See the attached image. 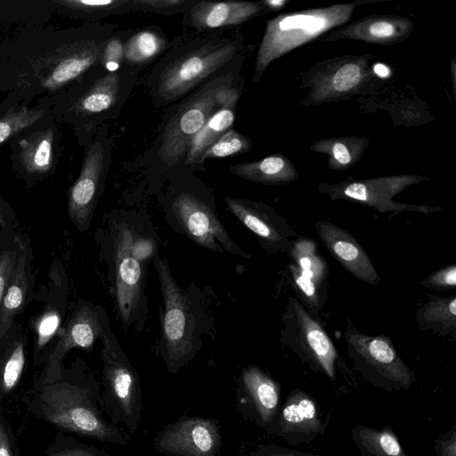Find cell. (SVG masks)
Wrapping results in <instances>:
<instances>
[{
    "mask_svg": "<svg viewBox=\"0 0 456 456\" xmlns=\"http://www.w3.org/2000/svg\"><path fill=\"white\" fill-rule=\"evenodd\" d=\"M28 408L32 413L63 432L94 440L126 445L130 438L103 415L100 385L78 360L47 382H37Z\"/></svg>",
    "mask_w": 456,
    "mask_h": 456,
    "instance_id": "1",
    "label": "cell"
},
{
    "mask_svg": "<svg viewBox=\"0 0 456 456\" xmlns=\"http://www.w3.org/2000/svg\"><path fill=\"white\" fill-rule=\"evenodd\" d=\"M109 274L111 292L124 328H140L147 316V267L158 252L159 238L142 222L128 217L109 224Z\"/></svg>",
    "mask_w": 456,
    "mask_h": 456,
    "instance_id": "2",
    "label": "cell"
},
{
    "mask_svg": "<svg viewBox=\"0 0 456 456\" xmlns=\"http://www.w3.org/2000/svg\"><path fill=\"white\" fill-rule=\"evenodd\" d=\"M240 43L207 32L204 37L174 45L148 77L155 104L176 101L210 78L238 54Z\"/></svg>",
    "mask_w": 456,
    "mask_h": 456,
    "instance_id": "3",
    "label": "cell"
},
{
    "mask_svg": "<svg viewBox=\"0 0 456 456\" xmlns=\"http://www.w3.org/2000/svg\"><path fill=\"white\" fill-rule=\"evenodd\" d=\"M152 261L164 300L159 353L167 371L175 374L194 358L202 346L203 306L177 284L166 257L157 252Z\"/></svg>",
    "mask_w": 456,
    "mask_h": 456,
    "instance_id": "4",
    "label": "cell"
},
{
    "mask_svg": "<svg viewBox=\"0 0 456 456\" xmlns=\"http://www.w3.org/2000/svg\"><path fill=\"white\" fill-rule=\"evenodd\" d=\"M356 6V2L337 4L285 12L268 20L256 53L253 81H260L274 60L346 24Z\"/></svg>",
    "mask_w": 456,
    "mask_h": 456,
    "instance_id": "5",
    "label": "cell"
},
{
    "mask_svg": "<svg viewBox=\"0 0 456 456\" xmlns=\"http://www.w3.org/2000/svg\"><path fill=\"white\" fill-rule=\"evenodd\" d=\"M240 92L232 74H223L181 102L162 126L157 149L160 164L169 168L184 159L191 140L208 118Z\"/></svg>",
    "mask_w": 456,
    "mask_h": 456,
    "instance_id": "6",
    "label": "cell"
},
{
    "mask_svg": "<svg viewBox=\"0 0 456 456\" xmlns=\"http://www.w3.org/2000/svg\"><path fill=\"white\" fill-rule=\"evenodd\" d=\"M344 338L354 369L373 387L398 392L408 390L417 381L389 337L366 334L347 317Z\"/></svg>",
    "mask_w": 456,
    "mask_h": 456,
    "instance_id": "7",
    "label": "cell"
},
{
    "mask_svg": "<svg viewBox=\"0 0 456 456\" xmlns=\"http://www.w3.org/2000/svg\"><path fill=\"white\" fill-rule=\"evenodd\" d=\"M101 340L103 411L112 424H122L130 434H134L140 424L142 409L139 376L122 350L110 324Z\"/></svg>",
    "mask_w": 456,
    "mask_h": 456,
    "instance_id": "8",
    "label": "cell"
},
{
    "mask_svg": "<svg viewBox=\"0 0 456 456\" xmlns=\"http://www.w3.org/2000/svg\"><path fill=\"white\" fill-rule=\"evenodd\" d=\"M372 55H344L323 60L301 76V88H309L302 106H317L363 93L378 79L370 66Z\"/></svg>",
    "mask_w": 456,
    "mask_h": 456,
    "instance_id": "9",
    "label": "cell"
},
{
    "mask_svg": "<svg viewBox=\"0 0 456 456\" xmlns=\"http://www.w3.org/2000/svg\"><path fill=\"white\" fill-rule=\"evenodd\" d=\"M281 341L307 367L336 379L338 352L322 326L295 297H289L281 315Z\"/></svg>",
    "mask_w": 456,
    "mask_h": 456,
    "instance_id": "10",
    "label": "cell"
},
{
    "mask_svg": "<svg viewBox=\"0 0 456 456\" xmlns=\"http://www.w3.org/2000/svg\"><path fill=\"white\" fill-rule=\"evenodd\" d=\"M425 180L427 177L412 174L365 179L348 177L337 183H321L318 186V191L332 200L357 202L379 213L415 212L428 215L442 211L439 207L408 204L394 200L395 195Z\"/></svg>",
    "mask_w": 456,
    "mask_h": 456,
    "instance_id": "11",
    "label": "cell"
},
{
    "mask_svg": "<svg viewBox=\"0 0 456 456\" xmlns=\"http://www.w3.org/2000/svg\"><path fill=\"white\" fill-rule=\"evenodd\" d=\"M107 126L98 134L86 151L81 172L68 193V214L80 232H86L102 191L109 168L111 146Z\"/></svg>",
    "mask_w": 456,
    "mask_h": 456,
    "instance_id": "12",
    "label": "cell"
},
{
    "mask_svg": "<svg viewBox=\"0 0 456 456\" xmlns=\"http://www.w3.org/2000/svg\"><path fill=\"white\" fill-rule=\"evenodd\" d=\"M169 216L175 228L198 245L212 251L251 258L228 234L215 209L196 195L179 192L172 202Z\"/></svg>",
    "mask_w": 456,
    "mask_h": 456,
    "instance_id": "13",
    "label": "cell"
},
{
    "mask_svg": "<svg viewBox=\"0 0 456 456\" xmlns=\"http://www.w3.org/2000/svg\"><path fill=\"white\" fill-rule=\"evenodd\" d=\"M109 324L104 308L86 300H78L65 319L57 343L44 362L37 382L54 379L61 371L62 360L71 349L91 350Z\"/></svg>",
    "mask_w": 456,
    "mask_h": 456,
    "instance_id": "14",
    "label": "cell"
},
{
    "mask_svg": "<svg viewBox=\"0 0 456 456\" xmlns=\"http://www.w3.org/2000/svg\"><path fill=\"white\" fill-rule=\"evenodd\" d=\"M222 443L217 419L188 415L164 426L153 439L154 449L167 456H218Z\"/></svg>",
    "mask_w": 456,
    "mask_h": 456,
    "instance_id": "15",
    "label": "cell"
},
{
    "mask_svg": "<svg viewBox=\"0 0 456 456\" xmlns=\"http://www.w3.org/2000/svg\"><path fill=\"white\" fill-rule=\"evenodd\" d=\"M328 423L329 417L322 418L316 400L309 393L294 388L265 431L297 446L310 444L322 436Z\"/></svg>",
    "mask_w": 456,
    "mask_h": 456,
    "instance_id": "16",
    "label": "cell"
},
{
    "mask_svg": "<svg viewBox=\"0 0 456 456\" xmlns=\"http://www.w3.org/2000/svg\"><path fill=\"white\" fill-rule=\"evenodd\" d=\"M224 201L233 216L256 235L266 253H289L298 234L284 216L263 202L231 197Z\"/></svg>",
    "mask_w": 456,
    "mask_h": 456,
    "instance_id": "17",
    "label": "cell"
},
{
    "mask_svg": "<svg viewBox=\"0 0 456 456\" xmlns=\"http://www.w3.org/2000/svg\"><path fill=\"white\" fill-rule=\"evenodd\" d=\"M45 303L30 320L34 336L35 366L44 364L57 343L60 330L65 321L68 304V277L62 266L54 263L46 288Z\"/></svg>",
    "mask_w": 456,
    "mask_h": 456,
    "instance_id": "18",
    "label": "cell"
},
{
    "mask_svg": "<svg viewBox=\"0 0 456 456\" xmlns=\"http://www.w3.org/2000/svg\"><path fill=\"white\" fill-rule=\"evenodd\" d=\"M281 405L279 382L256 365H248L241 370L236 390V406L245 419L265 430Z\"/></svg>",
    "mask_w": 456,
    "mask_h": 456,
    "instance_id": "19",
    "label": "cell"
},
{
    "mask_svg": "<svg viewBox=\"0 0 456 456\" xmlns=\"http://www.w3.org/2000/svg\"><path fill=\"white\" fill-rule=\"evenodd\" d=\"M289 271L305 309L314 317L327 300L328 265L311 238L297 236L288 253Z\"/></svg>",
    "mask_w": 456,
    "mask_h": 456,
    "instance_id": "20",
    "label": "cell"
},
{
    "mask_svg": "<svg viewBox=\"0 0 456 456\" xmlns=\"http://www.w3.org/2000/svg\"><path fill=\"white\" fill-rule=\"evenodd\" d=\"M137 72L125 63L117 71H105L77 100L75 110L84 116L116 117L133 89Z\"/></svg>",
    "mask_w": 456,
    "mask_h": 456,
    "instance_id": "21",
    "label": "cell"
},
{
    "mask_svg": "<svg viewBox=\"0 0 456 456\" xmlns=\"http://www.w3.org/2000/svg\"><path fill=\"white\" fill-rule=\"evenodd\" d=\"M314 228L327 250L347 272L369 285L380 283L371 259L347 230L325 220L317 221Z\"/></svg>",
    "mask_w": 456,
    "mask_h": 456,
    "instance_id": "22",
    "label": "cell"
},
{
    "mask_svg": "<svg viewBox=\"0 0 456 456\" xmlns=\"http://www.w3.org/2000/svg\"><path fill=\"white\" fill-rule=\"evenodd\" d=\"M14 241L18 255L0 307V338L6 334L16 316L23 312L34 296L33 255L29 238L15 234Z\"/></svg>",
    "mask_w": 456,
    "mask_h": 456,
    "instance_id": "23",
    "label": "cell"
},
{
    "mask_svg": "<svg viewBox=\"0 0 456 456\" xmlns=\"http://www.w3.org/2000/svg\"><path fill=\"white\" fill-rule=\"evenodd\" d=\"M414 21L398 15H370L326 33L321 42L358 40L382 45H395L410 37Z\"/></svg>",
    "mask_w": 456,
    "mask_h": 456,
    "instance_id": "24",
    "label": "cell"
},
{
    "mask_svg": "<svg viewBox=\"0 0 456 456\" xmlns=\"http://www.w3.org/2000/svg\"><path fill=\"white\" fill-rule=\"evenodd\" d=\"M269 11L264 1H196L184 12V23L198 32H208L240 25Z\"/></svg>",
    "mask_w": 456,
    "mask_h": 456,
    "instance_id": "25",
    "label": "cell"
},
{
    "mask_svg": "<svg viewBox=\"0 0 456 456\" xmlns=\"http://www.w3.org/2000/svg\"><path fill=\"white\" fill-rule=\"evenodd\" d=\"M27 337L22 326L14 321L0 338V400L19 385L26 363Z\"/></svg>",
    "mask_w": 456,
    "mask_h": 456,
    "instance_id": "26",
    "label": "cell"
},
{
    "mask_svg": "<svg viewBox=\"0 0 456 456\" xmlns=\"http://www.w3.org/2000/svg\"><path fill=\"white\" fill-rule=\"evenodd\" d=\"M230 172L245 180L265 185L288 184L296 181L299 175L295 165L281 153L232 166Z\"/></svg>",
    "mask_w": 456,
    "mask_h": 456,
    "instance_id": "27",
    "label": "cell"
},
{
    "mask_svg": "<svg viewBox=\"0 0 456 456\" xmlns=\"http://www.w3.org/2000/svg\"><path fill=\"white\" fill-rule=\"evenodd\" d=\"M240 92L217 109L206 121L202 128L191 142L184 158L187 166L200 165L204 152L225 132L231 129L235 118V110Z\"/></svg>",
    "mask_w": 456,
    "mask_h": 456,
    "instance_id": "28",
    "label": "cell"
},
{
    "mask_svg": "<svg viewBox=\"0 0 456 456\" xmlns=\"http://www.w3.org/2000/svg\"><path fill=\"white\" fill-rule=\"evenodd\" d=\"M110 36L100 40L88 41L63 58L45 77L44 86L49 89L62 86L100 62L103 45Z\"/></svg>",
    "mask_w": 456,
    "mask_h": 456,
    "instance_id": "29",
    "label": "cell"
},
{
    "mask_svg": "<svg viewBox=\"0 0 456 456\" xmlns=\"http://www.w3.org/2000/svg\"><path fill=\"white\" fill-rule=\"evenodd\" d=\"M415 313V321L422 330L442 337L456 338V297L428 295Z\"/></svg>",
    "mask_w": 456,
    "mask_h": 456,
    "instance_id": "30",
    "label": "cell"
},
{
    "mask_svg": "<svg viewBox=\"0 0 456 456\" xmlns=\"http://www.w3.org/2000/svg\"><path fill=\"white\" fill-rule=\"evenodd\" d=\"M370 141L356 135L324 138L315 141L310 151L328 157V167L335 171H345L355 166Z\"/></svg>",
    "mask_w": 456,
    "mask_h": 456,
    "instance_id": "31",
    "label": "cell"
},
{
    "mask_svg": "<svg viewBox=\"0 0 456 456\" xmlns=\"http://www.w3.org/2000/svg\"><path fill=\"white\" fill-rule=\"evenodd\" d=\"M166 46V38L159 28H145L132 32L125 40L124 63L139 71L159 57Z\"/></svg>",
    "mask_w": 456,
    "mask_h": 456,
    "instance_id": "32",
    "label": "cell"
},
{
    "mask_svg": "<svg viewBox=\"0 0 456 456\" xmlns=\"http://www.w3.org/2000/svg\"><path fill=\"white\" fill-rule=\"evenodd\" d=\"M351 435L361 456H407L391 427L377 429L359 424Z\"/></svg>",
    "mask_w": 456,
    "mask_h": 456,
    "instance_id": "33",
    "label": "cell"
},
{
    "mask_svg": "<svg viewBox=\"0 0 456 456\" xmlns=\"http://www.w3.org/2000/svg\"><path fill=\"white\" fill-rule=\"evenodd\" d=\"M53 131L46 129L20 142V159L29 173L47 172L53 162Z\"/></svg>",
    "mask_w": 456,
    "mask_h": 456,
    "instance_id": "34",
    "label": "cell"
},
{
    "mask_svg": "<svg viewBox=\"0 0 456 456\" xmlns=\"http://www.w3.org/2000/svg\"><path fill=\"white\" fill-rule=\"evenodd\" d=\"M58 3L76 12L93 17L135 12L132 0H62Z\"/></svg>",
    "mask_w": 456,
    "mask_h": 456,
    "instance_id": "35",
    "label": "cell"
},
{
    "mask_svg": "<svg viewBox=\"0 0 456 456\" xmlns=\"http://www.w3.org/2000/svg\"><path fill=\"white\" fill-rule=\"evenodd\" d=\"M252 141L234 129H229L202 155L200 164L208 159H220L248 151Z\"/></svg>",
    "mask_w": 456,
    "mask_h": 456,
    "instance_id": "36",
    "label": "cell"
},
{
    "mask_svg": "<svg viewBox=\"0 0 456 456\" xmlns=\"http://www.w3.org/2000/svg\"><path fill=\"white\" fill-rule=\"evenodd\" d=\"M44 116L43 110L22 108L0 119V144L18 132L30 126Z\"/></svg>",
    "mask_w": 456,
    "mask_h": 456,
    "instance_id": "37",
    "label": "cell"
},
{
    "mask_svg": "<svg viewBox=\"0 0 456 456\" xmlns=\"http://www.w3.org/2000/svg\"><path fill=\"white\" fill-rule=\"evenodd\" d=\"M46 456H110L106 451L96 446L61 434V440L55 441L48 447Z\"/></svg>",
    "mask_w": 456,
    "mask_h": 456,
    "instance_id": "38",
    "label": "cell"
},
{
    "mask_svg": "<svg viewBox=\"0 0 456 456\" xmlns=\"http://www.w3.org/2000/svg\"><path fill=\"white\" fill-rule=\"evenodd\" d=\"M128 34L129 30L114 31L106 40L100 59L105 71H117L124 65V45Z\"/></svg>",
    "mask_w": 456,
    "mask_h": 456,
    "instance_id": "39",
    "label": "cell"
},
{
    "mask_svg": "<svg viewBox=\"0 0 456 456\" xmlns=\"http://www.w3.org/2000/svg\"><path fill=\"white\" fill-rule=\"evenodd\" d=\"M135 12H153L157 14H174L185 12L195 0H132Z\"/></svg>",
    "mask_w": 456,
    "mask_h": 456,
    "instance_id": "40",
    "label": "cell"
},
{
    "mask_svg": "<svg viewBox=\"0 0 456 456\" xmlns=\"http://www.w3.org/2000/svg\"><path fill=\"white\" fill-rule=\"evenodd\" d=\"M421 286L436 290L455 289L456 265L441 267L430 273L421 281Z\"/></svg>",
    "mask_w": 456,
    "mask_h": 456,
    "instance_id": "41",
    "label": "cell"
},
{
    "mask_svg": "<svg viewBox=\"0 0 456 456\" xmlns=\"http://www.w3.org/2000/svg\"><path fill=\"white\" fill-rule=\"evenodd\" d=\"M18 248L13 243L4 246L0 250V307L4 298V291L17 260Z\"/></svg>",
    "mask_w": 456,
    "mask_h": 456,
    "instance_id": "42",
    "label": "cell"
},
{
    "mask_svg": "<svg viewBox=\"0 0 456 456\" xmlns=\"http://www.w3.org/2000/svg\"><path fill=\"white\" fill-rule=\"evenodd\" d=\"M436 456H456V424L435 440Z\"/></svg>",
    "mask_w": 456,
    "mask_h": 456,
    "instance_id": "43",
    "label": "cell"
},
{
    "mask_svg": "<svg viewBox=\"0 0 456 456\" xmlns=\"http://www.w3.org/2000/svg\"><path fill=\"white\" fill-rule=\"evenodd\" d=\"M248 456H316L314 454L289 449L276 444H262L255 448Z\"/></svg>",
    "mask_w": 456,
    "mask_h": 456,
    "instance_id": "44",
    "label": "cell"
},
{
    "mask_svg": "<svg viewBox=\"0 0 456 456\" xmlns=\"http://www.w3.org/2000/svg\"><path fill=\"white\" fill-rule=\"evenodd\" d=\"M0 456H14L12 436L2 409H0Z\"/></svg>",
    "mask_w": 456,
    "mask_h": 456,
    "instance_id": "45",
    "label": "cell"
},
{
    "mask_svg": "<svg viewBox=\"0 0 456 456\" xmlns=\"http://www.w3.org/2000/svg\"><path fill=\"white\" fill-rule=\"evenodd\" d=\"M7 210V205L0 201V224L3 227L9 228L12 223V216Z\"/></svg>",
    "mask_w": 456,
    "mask_h": 456,
    "instance_id": "46",
    "label": "cell"
},
{
    "mask_svg": "<svg viewBox=\"0 0 456 456\" xmlns=\"http://www.w3.org/2000/svg\"><path fill=\"white\" fill-rule=\"evenodd\" d=\"M270 11L281 9L286 4L285 1H264Z\"/></svg>",
    "mask_w": 456,
    "mask_h": 456,
    "instance_id": "47",
    "label": "cell"
},
{
    "mask_svg": "<svg viewBox=\"0 0 456 456\" xmlns=\"http://www.w3.org/2000/svg\"><path fill=\"white\" fill-rule=\"evenodd\" d=\"M456 63H455V58L452 59V62H451V75H452V90H453V94L455 95V86H456V83H455V79H456Z\"/></svg>",
    "mask_w": 456,
    "mask_h": 456,
    "instance_id": "48",
    "label": "cell"
}]
</instances>
